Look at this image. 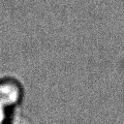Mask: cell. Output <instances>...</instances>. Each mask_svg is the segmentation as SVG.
I'll return each instance as SVG.
<instances>
[{"mask_svg":"<svg viewBox=\"0 0 124 124\" xmlns=\"http://www.w3.org/2000/svg\"><path fill=\"white\" fill-rule=\"evenodd\" d=\"M23 89L21 84L14 78L0 79V104L7 109L17 106L22 100Z\"/></svg>","mask_w":124,"mask_h":124,"instance_id":"obj_1","label":"cell"},{"mask_svg":"<svg viewBox=\"0 0 124 124\" xmlns=\"http://www.w3.org/2000/svg\"><path fill=\"white\" fill-rule=\"evenodd\" d=\"M9 119V109L0 104V124H7Z\"/></svg>","mask_w":124,"mask_h":124,"instance_id":"obj_2","label":"cell"}]
</instances>
